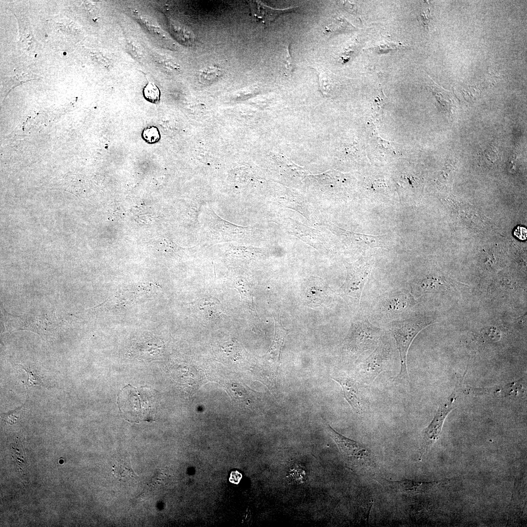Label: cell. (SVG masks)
<instances>
[{"mask_svg": "<svg viewBox=\"0 0 527 527\" xmlns=\"http://www.w3.org/2000/svg\"><path fill=\"white\" fill-rule=\"evenodd\" d=\"M117 404L121 415L128 422L155 421V402L148 388L128 384L119 392Z\"/></svg>", "mask_w": 527, "mask_h": 527, "instance_id": "6da1fadb", "label": "cell"}, {"mask_svg": "<svg viewBox=\"0 0 527 527\" xmlns=\"http://www.w3.org/2000/svg\"><path fill=\"white\" fill-rule=\"evenodd\" d=\"M435 322V319L431 316L420 315L391 323L390 330L396 341L401 362L400 372L394 381H409L407 355L409 347L420 331Z\"/></svg>", "mask_w": 527, "mask_h": 527, "instance_id": "7a4b0ae2", "label": "cell"}, {"mask_svg": "<svg viewBox=\"0 0 527 527\" xmlns=\"http://www.w3.org/2000/svg\"><path fill=\"white\" fill-rule=\"evenodd\" d=\"M325 429L334 440L346 465L352 470L371 469L374 462L372 453L365 445L347 438L335 430L325 421Z\"/></svg>", "mask_w": 527, "mask_h": 527, "instance_id": "3957f363", "label": "cell"}, {"mask_svg": "<svg viewBox=\"0 0 527 527\" xmlns=\"http://www.w3.org/2000/svg\"><path fill=\"white\" fill-rule=\"evenodd\" d=\"M2 314L5 328L8 331L26 329L41 334L49 328L57 329L61 325L60 320L53 313L14 316L4 311Z\"/></svg>", "mask_w": 527, "mask_h": 527, "instance_id": "277c9868", "label": "cell"}, {"mask_svg": "<svg viewBox=\"0 0 527 527\" xmlns=\"http://www.w3.org/2000/svg\"><path fill=\"white\" fill-rule=\"evenodd\" d=\"M456 389L441 404L433 419L424 430L419 448V460H421L439 440L442 427L447 415L453 409L456 398Z\"/></svg>", "mask_w": 527, "mask_h": 527, "instance_id": "5b68a950", "label": "cell"}, {"mask_svg": "<svg viewBox=\"0 0 527 527\" xmlns=\"http://www.w3.org/2000/svg\"><path fill=\"white\" fill-rule=\"evenodd\" d=\"M390 355L387 345L379 344L372 352L361 364L360 374L362 382L371 385L384 370Z\"/></svg>", "mask_w": 527, "mask_h": 527, "instance_id": "8992f818", "label": "cell"}, {"mask_svg": "<svg viewBox=\"0 0 527 527\" xmlns=\"http://www.w3.org/2000/svg\"><path fill=\"white\" fill-rule=\"evenodd\" d=\"M357 328L348 338L349 347L359 353L374 350L380 344V329L368 321L360 323Z\"/></svg>", "mask_w": 527, "mask_h": 527, "instance_id": "52a82bcc", "label": "cell"}, {"mask_svg": "<svg viewBox=\"0 0 527 527\" xmlns=\"http://www.w3.org/2000/svg\"><path fill=\"white\" fill-rule=\"evenodd\" d=\"M332 379L341 386L344 397L351 407L360 416L364 415L368 408V402L360 384L345 376Z\"/></svg>", "mask_w": 527, "mask_h": 527, "instance_id": "ba28073f", "label": "cell"}, {"mask_svg": "<svg viewBox=\"0 0 527 527\" xmlns=\"http://www.w3.org/2000/svg\"><path fill=\"white\" fill-rule=\"evenodd\" d=\"M249 4L252 15L256 20L266 25L269 24L280 15L295 10V8H272L259 1H250Z\"/></svg>", "mask_w": 527, "mask_h": 527, "instance_id": "9c48e42d", "label": "cell"}, {"mask_svg": "<svg viewBox=\"0 0 527 527\" xmlns=\"http://www.w3.org/2000/svg\"><path fill=\"white\" fill-rule=\"evenodd\" d=\"M391 482L393 487L400 492L407 494H417L427 491L435 486L444 483V481L420 482L402 479Z\"/></svg>", "mask_w": 527, "mask_h": 527, "instance_id": "30bf717a", "label": "cell"}, {"mask_svg": "<svg viewBox=\"0 0 527 527\" xmlns=\"http://www.w3.org/2000/svg\"><path fill=\"white\" fill-rule=\"evenodd\" d=\"M412 304L410 295L401 293L390 298L386 301L385 307L388 311L400 312L408 308Z\"/></svg>", "mask_w": 527, "mask_h": 527, "instance_id": "8fae6325", "label": "cell"}, {"mask_svg": "<svg viewBox=\"0 0 527 527\" xmlns=\"http://www.w3.org/2000/svg\"><path fill=\"white\" fill-rule=\"evenodd\" d=\"M113 475L120 481L134 478L137 475L132 469L129 461H121L113 466Z\"/></svg>", "mask_w": 527, "mask_h": 527, "instance_id": "7c38bea8", "label": "cell"}, {"mask_svg": "<svg viewBox=\"0 0 527 527\" xmlns=\"http://www.w3.org/2000/svg\"><path fill=\"white\" fill-rule=\"evenodd\" d=\"M228 388L231 396L234 400L244 404L249 403V395L243 386L238 384L232 383Z\"/></svg>", "mask_w": 527, "mask_h": 527, "instance_id": "4fadbf2b", "label": "cell"}, {"mask_svg": "<svg viewBox=\"0 0 527 527\" xmlns=\"http://www.w3.org/2000/svg\"><path fill=\"white\" fill-rule=\"evenodd\" d=\"M143 94L145 99L151 103H156L160 101V91L152 82H148L145 85L143 90Z\"/></svg>", "mask_w": 527, "mask_h": 527, "instance_id": "5bb4252c", "label": "cell"}, {"mask_svg": "<svg viewBox=\"0 0 527 527\" xmlns=\"http://www.w3.org/2000/svg\"><path fill=\"white\" fill-rule=\"evenodd\" d=\"M24 369L27 374V381L24 383L26 389L34 385L44 386L40 377L31 369L30 367L21 364H16Z\"/></svg>", "mask_w": 527, "mask_h": 527, "instance_id": "9a60e30c", "label": "cell"}, {"mask_svg": "<svg viewBox=\"0 0 527 527\" xmlns=\"http://www.w3.org/2000/svg\"><path fill=\"white\" fill-rule=\"evenodd\" d=\"M142 138L147 143H154L158 142L161 137L159 129L156 126H148L142 132Z\"/></svg>", "mask_w": 527, "mask_h": 527, "instance_id": "2e32d148", "label": "cell"}, {"mask_svg": "<svg viewBox=\"0 0 527 527\" xmlns=\"http://www.w3.org/2000/svg\"><path fill=\"white\" fill-rule=\"evenodd\" d=\"M221 75V72L218 68L211 67L202 71L200 77L202 80L210 81L216 79Z\"/></svg>", "mask_w": 527, "mask_h": 527, "instance_id": "e0dca14e", "label": "cell"}, {"mask_svg": "<svg viewBox=\"0 0 527 527\" xmlns=\"http://www.w3.org/2000/svg\"><path fill=\"white\" fill-rule=\"evenodd\" d=\"M400 46H402V45L399 44H396L393 43H387L386 44H380V45L375 47L374 48V49L377 52L382 53L396 49V48H398Z\"/></svg>", "mask_w": 527, "mask_h": 527, "instance_id": "ac0fdd59", "label": "cell"}, {"mask_svg": "<svg viewBox=\"0 0 527 527\" xmlns=\"http://www.w3.org/2000/svg\"><path fill=\"white\" fill-rule=\"evenodd\" d=\"M514 235L521 240H525L527 238V231L525 227L518 226L514 229Z\"/></svg>", "mask_w": 527, "mask_h": 527, "instance_id": "d6986e66", "label": "cell"}, {"mask_svg": "<svg viewBox=\"0 0 527 527\" xmlns=\"http://www.w3.org/2000/svg\"><path fill=\"white\" fill-rule=\"evenodd\" d=\"M242 478L241 474L237 471H232L230 474L229 480L234 484H238Z\"/></svg>", "mask_w": 527, "mask_h": 527, "instance_id": "ffe728a7", "label": "cell"}]
</instances>
